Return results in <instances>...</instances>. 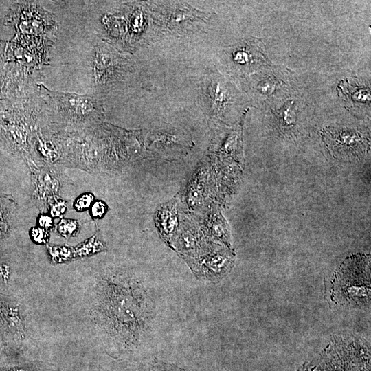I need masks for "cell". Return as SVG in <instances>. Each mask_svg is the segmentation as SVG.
Masks as SVG:
<instances>
[{"instance_id":"5b68a950","label":"cell","mask_w":371,"mask_h":371,"mask_svg":"<svg viewBox=\"0 0 371 371\" xmlns=\"http://www.w3.org/2000/svg\"><path fill=\"white\" fill-rule=\"evenodd\" d=\"M324 139L329 150L336 156L350 158L363 150V137L355 131L330 128L325 130Z\"/></svg>"},{"instance_id":"8992f818","label":"cell","mask_w":371,"mask_h":371,"mask_svg":"<svg viewBox=\"0 0 371 371\" xmlns=\"http://www.w3.org/2000/svg\"><path fill=\"white\" fill-rule=\"evenodd\" d=\"M49 93L59 110L69 118L84 120L96 111L95 102L87 95L54 91Z\"/></svg>"},{"instance_id":"52a82bcc","label":"cell","mask_w":371,"mask_h":371,"mask_svg":"<svg viewBox=\"0 0 371 371\" xmlns=\"http://www.w3.org/2000/svg\"><path fill=\"white\" fill-rule=\"evenodd\" d=\"M21 350L4 347L0 355V371H53L41 362L23 357Z\"/></svg>"},{"instance_id":"ac0fdd59","label":"cell","mask_w":371,"mask_h":371,"mask_svg":"<svg viewBox=\"0 0 371 371\" xmlns=\"http://www.w3.org/2000/svg\"><path fill=\"white\" fill-rule=\"evenodd\" d=\"M37 226L48 231L54 227V218L47 212H41L36 218Z\"/></svg>"},{"instance_id":"2e32d148","label":"cell","mask_w":371,"mask_h":371,"mask_svg":"<svg viewBox=\"0 0 371 371\" xmlns=\"http://www.w3.org/2000/svg\"><path fill=\"white\" fill-rule=\"evenodd\" d=\"M29 233L31 240L34 243L47 245L50 237L49 231L36 225L32 227Z\"/></svg>"},{"instance_id":"8fae6325","label":"cell","mask_w":371,"mask_h":371,"mask_svg":"<svg viewBox=\"0 0 371 371\" xmlns=\"http://www.w3.org/2000/svg\"><path fill=\"white\" fill-rule=\"evenodd\" d=\"M47 245L52 263L60 264L75 260L73 247L59 245Z\"/></svg>"},{"instance_id":"3957f363","label":"cell","mask_w":371,"mask_h":371,"mask_svg":"<svg viewBox=\"0 0 371 371\" xmlns=\"http://www.w3.org/2000/svg\"><path fill=\"white\" fill-rule=\"evenodd\" d=\"M339 270L334 284V295L341 302L354 301L362 303L370 297L369 269H359L357 264L350 261Z\"/></svg>"},{"instance_id":"5bb4252c","label":"cell","mask_w":371,"mask_h":371,"mask_svg":"<svg viewBox=\"0 0 371 371\" xmlns=\"http://www.w3.org/2000/svg\"><path fill=\"white\" fill-rule=\"evenodd\" d=\"M95 200V198L93 194L89 192H84L75 199L73 203V207L78 212L88 210Z\"/></svg>"},{"instance_id":"7c38bea8","label":"cell","mask_w":371,"mask_h":371,"mask_svg":"<svg viewBox=\"0 0 371 371\" xmlns=\"http://www.w3.org/2000/svg\"><path fill=\"white\" fill-rule=\"evenodd\" d=\"M80 228L81 223L78 220L66 218H61L56 227L58 234L67 239L77 236Z\"/></svg>"},{"instance_id":"9c48e42d","label":"cell","mask_w":371,"mask_h":371,"mask_svg":"<svg viewBox=\"0 0 371 371\" xmlns=\"http://www.w3.org/2000/svg\"><path fill=\"white\" fill-rule=\"evenodd\" d=\"M16 212V204L8 195L0 194V242L8 236Z\"/></svg>"},{"instance_id":"30bf717a","label":"cell","mask_w":371,"mask_h":371,"mask_svg":"<svg viewBox=\"0 0 371 371\" xmlns=\"http://www.w3.org/2000/svg\"><path fill=\"white\" fill-rule=\"evenodd\" d=\"M75 259L90 256L106 251L107 247L99 230L85 241L73 247Z\"/></svg>"},{"instance_id":"4fadbf2b","label":"cell","mask_w":371,"mask_h":371,"mask_svg":"<svg viewBox=\"0 0 371 371\" xmlns=\"http://www.w3.org/2000/svg\"><path fill=\"white\" fill-rule=\"evenodd\" d=\"M47 210L53 218H61L67 210V201L60 196L54 197L49 202Z\"/></svg>"},{"instance_id":"7a4b0ae2","label":"cell","mask_w":371,"mask_h":371,"mask_svg":"<svg viewBox=\"0 0 371 371\" xmlns=\"http://www.w3.org/2000/svg\"><path fill=\"white\" fill-rule=\"evenodd\" d=\"M0 334L5 348H21L27 337L23 306L14 296L1 293Z\"/></svg>"},{"instance_id":"ba28073f","label":"cell","mask_w":371,"mask_h":371,"mask_svg":"<svg viewBox=\"0 0 371 371\" xmlns=\"http://www.w3.org/2000/svg\"><path fill=\"white\" fill-rule=\"evenodd\" d=\"M158 229L166 240H170L177 225V213L175 203L163 205L156 214Z\"/></svg>"},{"instance_id":"6da1fadb","label":"cell","mask_w":371,"mask_h":371,"mask_svg":"<svg viewBox=\"0 0 371 371\" xmlns=\"http://www.w3.org/2000/svg\"><path fill=\"white\" fill-rule=\"evenodd\" d=\"M89 314L115 357L130 355L139 344L152 315V301L139 280L122 274L102 276L93 288Z\"/></svg>"},{"instance_id":"d6986e66","label":"cell","mask_w":371,"mask_h":371,"mask_svg":"<svg viewBox=\"0 0 371 371\" xmlns=\"http://www.w3.org/2000/svg\"><path fill=\"white\" fill-rule=\"evenodd\" d=\"M10 274V267L8 265L3 264L0 266V277L2 280L7 282Z\"/></svg>"},{"instance_id":"e0dca14e","label":"cell","mask_w":371,"mask_h":371,"mask_svg":"<svg viewBox=\"0 0 371 371\" xmlns=\"http://www.w3.org/2000/svg\"><path fill=\"white\" fill-rule=\"evenodd\" d=\"M108 205L102 200H95L89 208V215L93 219L102 218L108 211Z\"/></svg>"},{"instance_id":"277c9868","label":"cell","mask_w":371,"mask_h":371,"mask_svg":"<svg viewBox=\"0 0 371 371\" xmlns=\"http://www.w3.org/2000/svg\"><path fill=\"white\" fill-rule=\"evenodd\" d=\"M33 185L32 199L37 207L43 212L49 202L59 196L60 183L58 175L49 168L39 167L27 159Z\"/></svg>"},{"instance_id":"9a60e30c","label":"cell","mask_w":371,"mask_h":371,"mask_svg":"<svg viewBox=\"0 0 371 371\" xmlns=\"http://www.w3.org/2000/svg\"><path fill=\"white\" fill-rule=\"evenodd\" d=\"M139 371H186V370L170 363L154 361L144 367Z\"/></svg>"}]
</instances>
